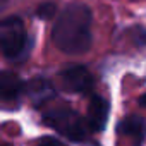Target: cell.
I'll return each mask as SVG.
<instances>
[{
    "instance_id": "5b68a950",
    "label": "cell",
    "mask_w": 146,
    "mask_h": 146,
    "mask_svg": "<svg viewBox=\"0 0 146 146\" xmlns=\"http://www.w3.org/2000/svg\"><path fill=\"white\" fill-rule=\"evenodd\" d=\"M108 113H110V105L108 102L100 96V95H93L90 100V107H88V125L91 131H103L105 124L108 120Z\"/></svg>"
},
{
    "instance_id": "8fae6325",
    "label": "cell",
    "mask_w": 146,
    "mask_h": 146,
    "mask_svg": "<svg viewBox=\"0 0 146 146\" xmlns=\"http://www.w3.org/2000/svg\"><path fill=\"white\" fill-rule=\"evenodd\" d=\"M38 146H64V144H62V141H58L57 137L46 136V137H43V139H41V143H40Z\"/></svg>"
},
{
    "instance_id": "3957f363",
    "label": "cell",
    "mask_w": 146,
    "mask_h": 146,
    "mask_svg": "<svg viewBox=\"0 0 146 146\" xmlns=\"http://www.w3.org/2000/svg\"><path fill=\"white\" fill-rule=\"evenodd\" d=\"M43 122L48 127L57 129L60 134H64L74 143L84 141L88 136V131H91L90 125L84 124V120L72 108H57V110L46 112L43 115Z\"/></svg>"
},
{
    "instance_id": "7a4b0ae2",
    "label": "cell",
    "mask_w": 146,
    "mask_h": 146,
    "mask_svg": "<svg viewBox=\"0 0 146 146\" xmlns=\"http://www.w3.org/2000/svg\"><path fill=\"white\" fill-rule=\"evenodd\" d=\"M0 45L2 53L9 60H23L28 55V38L21 17L11 16L0 24Z\"/></svg>"
},
{
    "instance_id": "9c48e42d",
    "label": "cell",
    "mask_w": 146,
    "mask_h": 146,
    "mask_svg": "<svg viewBox=\"0 0 146 146\" xmlns=\"http://www.w3.org/2000/svg\"><path fill=\"white\" fill-rule=\"evenodd\" d=\"M55 14H57V5L53 2H45L36 11V16L41 17V19H45V21H50L52 17H55Z\"/></svg>"
},
{
    "instance_id": "6da1fadb",
    "label": "cell",
    "mask_w": 146,
    "mask_h": 146,
    "mask_svg": "<svg viewBox=\"0 0 146 146\" xmlns=\"http://www.w3.org/2000/svg\"><path fill=\"white\" fill-rule=\"evenodd\" d=\"M93 14L88 5L74 2L67 5L57 17L52 29L55 46L67 55L86 53L93 45L91 35Z\"/></svg>"
},
{
    "instance_id": "8992f818",
    "label": "cell",
    "mask_w": 146,
    "mask_h": 146,
    "mask_svg": "<svg viewBox=\"0 0 146 146\" xmlns=\"http://www.w3.org/2000/svg\"><path fill=\"white\" fill-rule=\"evenodd\" d=\"M26 91H28V95L31 96V100H33V103L36 107L46 103L48 100H52L55 96L53 84L48 79H45V78H33L26 84Z\"/></svg>"
},
{
    "instance_id": "277c9868",
    "label": "cell",
    "mask_w": 146,
    "mask_h": 146,
    "mask_svg": "<svg viewBox=\"0 0 146 146\" xmlns=\"http://www.w3.org/2000/svg\"><path fill=\"white\" fill-rule=\"evenodd\" d=\"M62 86L70 93H88L93 88V76L84 65H69L60 72Z\"/></svg>"
},
{
    "instance_id": "ba28073f",
    "label": "cell",
    "mask_w": 146,
    "mask_h": 146,
    "mask_svg": "<svg viewBox=\"0 0 146 146\" xmlns=\"http://www.w3.org/2000/svg\"><path fill=\"white\" fill-rule=\"evenodd\" d=\"M119 131L124 132L125 136H131L132 139H137V143L141 144V141L146 136V122L139 115H129L120 122Z\"/></svg>"
},
{
    "instance_id": "4fadbf2b",
    "label": "cell",
    "mask_w": 146,
    "mask_h": 146,
    "mask_svg": "<svg viewBox=\"0 0 146 146\" xmlns=\"http://www.w3.org/2000/svg\"><path fill=\"white\" fill-rule=\"evenodd\" d=\"M2 146H11V144H2Z\"/></svg>"
},
{
    "instance_id": "30bf717a",
    "label": "cell",
    "mask_w": 146,
    "mask_h": 146,
    "mask_svg": "<svg viewBox=\"0 0 146 146\" xmlns=\"http://www.w3.org/2000/svg\"><path fill=\"white\" fill-rule=\"evenodd\" d=\"M134 38H136V43H137L139 46H144V45H146V29H144V28H137Z\"/></svg>"
},
{
    "instance_id": "7c38bea8",
    "label": "cell",
    "mask_w": 146,
    "mask_h": 146,
    "mask_svg": "<svg viewBox=\"0 0 146 146\" xmlns=\"http://www.w3.org/2000/svg\"><path fill=\"white\" fill-rule=\"evenodd\" d=\"M139 105H141L143 108H146V93H144V95L139 98Z\"/></svg>"
},
{
    "instance_id": "52a82bcc",
    "label": "cell",
    "mask_w": 146,
    "mask_h": 146,
    "mask_svg": "<svg viewBox=\"0 0 146 146\" xmlns=\"http://www.w3.org/2000/svg\"><path fill=\"white\" fill-rule=\"evenodd\" d=\"M23 90H24V84L17 74H14L11 70L2 72V76H0V96H2L4 102L17 100Z\"/></svg>"
}]
</instances>
